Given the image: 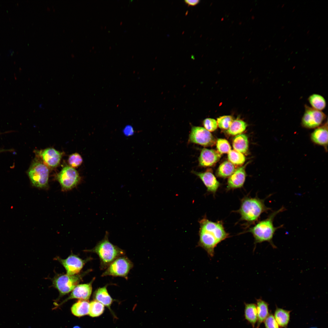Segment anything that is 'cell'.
<instances>
[{
  "label": "cell",
  "instance_id": "obj_1",
  "mask_svg": "<svg viewBox=\"0 0 328 328\" xmlns=\"http://www.w3.org/2000/svg\"><path fill=\"white\" fill-rule=\"evenodd\" d=\"M200 227L198 245L203 248L209 256L213 257L217 245L229 237L221 221L213 222L204 216L199 221Z\"/></svg>",
  "mask_w": 328,
  "mask_h": 328
},
{
  "label": "cell",
  "instance_id": "obj_2",
  "mask_svg": "<svg viewBox=\"0 0 328 328\" xmlns=\"http://www.w3.org/2000/svg\"><path fill=\"white\" fill-rule=\"evenodd\" d=\"M285 209L284 207H282L279 209L273 211L267 218L258 222L247 231V232H250L252 234L255 245L257 243L268 242L273 248H276L273 242L272 239L277 230L282 227L283 225L275 227L273 224L274 220L278 214L284 211Z\"/></svg>",
  "mask_w": 328,
  "mask_h": 328
},
{
  "label": "cell",
  "instance_id": "obj_3",
  "mask_svg": "<svg viewBox=\"0 0 328 328\" xmlns=\"http://www.w3.org/2000/svg\"><path fill=\"white\" fill-rule=\"evenodd\" d=\"M265 199L247 196L241 200L239 209L235 212L239 214L240 220L245 221L247 226L255 223L263 213L271 210L265 203Z\"/></svg>",
  "mask_w": 328,
  "mask_h": 328
},
{
  "label": "cell",
  "instance_id": "obj_4",
  "mask_svg": "<svg viewBox=\"0 0 328 328\" xmlns=\"http://www.w3.org/2000/svg\"><path fill=\"white\" fill-rule=\"evenodd\" d=\"M108 234L106 231L103 239L98 242L94 248L84 251L96 253L98 255L100 261V268L101 270L106 269L116 259L125 254L124 250L110 242Z\"/></svg>",
  "mask_w": 328,
  "mask_h": 328
},
{
  "label": "cell",
  "instance_id": "obj_5",
  "mask_svg": "<svg viewBox=\"0 0 328 328\" xmlns=\"http://www.w3.org/2000/svg\"><path fill=\"white\" fill-rule=\"evenodd\" d=\"M48 167L36 156L32 162L27 172L32 185L40 189L48 187Z\"/></svg>",
  "mask_w": 328,
  "mask_h": 328
},
{
  "label": "cell",
  "instance_id": "obj_6",
  "mask_svg": "<svg viewBox=\"0 0 328 328\" xmlns=\"http://www.w3.org/2000/svg\"><path fill=\"white\" fill-rule=\"evenodd\" d=\"M86 272L72 275L61 274L55 276L53 280V284L59 292L60 297L72 291L82 279Z\"/></svg>",
  "mask_w": 328,
  "mask_h": 328
},
{
  "label": "cell",
  "instance_id": "obj_7",
  "mask_svg": "<svg viewBox=\"0 0 328 328\" xmlns=\"http://www.w3.org/2000/svg\"><path fill=\"white\" fill-rule=\"evenodd\" d=\"M133 267V263L128 257L121 256L116 259L108 266L101 276H119L127 279L128 274Z\"/></svg>",
  "mask_w": 328,
  "mask_h": 328
},
{
  "label": "cell",
  "instance_id": "obj_8",
  "mask_svg": "<svg viewBox=\"0 0 328 328\" xmlns=\"http://www.w3.org/2000/svg\"><path fill=\"white\" fill-rule=\"evenodd\" d=\"M63 191L70 190L75 187L80 180L78 172L70 166L64 167L56 176Z\"/></svg>",
  "mask_w": 328,
  "mask_h": 328
},
{
  "label": "cell",
  "instance_id": "obj_9",
  "mask_svg": "<svg viewBox=\"0 0 328 328\" xmlns=\"http://www.w3.org/2000/svg\"><path fill=\"white\" fill-rule=\"evenodd\" d=\"M326 117L325 114L321 111L316 110L305 105L301 125L302 127L306 129L316 128L322 125Z\"/></svg>",
  "mask_w": 328,
  "mask_h": 328
},
{
  "label": "cell",
  "instance_id": "obj_10",
  "mask_svg": "<svg viewBox=\"0 0 328 328\" xmlns=\"http://www.w3.org/2000/svg\"><path fill=\"white\" fill-rule=\"evenodd\" d=\"M188 141L204 147L211 146L216 143L215 139L210 132L203 127L195 126L192 127Z\"/></svg>",
  "mask_w": 328,
  "mask_h": 328
},
{
  "label": "cell",
  "instance_id": "obj_11",
  "mask_svg": "<svg viewBox=\"0 0 328 328\" xmlns=\"http://www.w3.org/2000/svg\"><path fill=\"white\" fill-rule=\"evenodd\" d=\"M90 259L83 260L77 256L71 255L66 259L57 258V260L60 263L66 270L67 275H72L79 273L85 263Z\"/></svg>",
  "mask_w": 328,
  "mask_h": 328
},
{
  "label": "cell",
  "instance_id": "obj_12",
  "mask_svg": "<svg viewBox=\"0 0 328 328\" xmlns=\"http://www.w3.org/2000/svg\"><path fill=\"white\" fill-rule=\"evenodd\" d=\"M37 156L40 158L48 167L54 168L60 164L62 153L53 148H48L36 152Z\"/></svg>",
  "mask_w": 328,
  "mask_h": 328
},
{
  "label": "cell",
  "instance_id": "obj_13",
  "mask_svg": "<svg viewBox=\"0 0 328 328\" xmlns=\"http://www.w3.org/2000/svg\"><path fill=\"white\" fill-rule=\"evenodd\" d=\"M94 278L89 283L77 285L73 290L70 295L60 305L67 300L72 299L88 300L92 292V284L95 280Z\"/></svg>",
  "mask_w": 328,
  "mask_h": 328
},
{
  "label": "cell",
  "instance_id": "obj_14",
  "mask_svg": "<svg viewBox=\"0 0 328 328\" xmlns=\"http://www.w3.org/2000/svg\"><path fill=\"white\" fill-rule=\"evenodd\" d=\"M192 172L201 179L206 187L208 192L214 196L220 184L212 173L208 171L202 173L193 171Z\"/></svg>",
  "mask_w": 328,
  "mask_h": 328
},
{
  "label": "cell",
  "instance_id": "obj_15",
  "mask_svg": "<svg viewBox=\"0 0 328 328\" xmlns=\"http://www.w3.org/2000/svg\"><path fill=\"white\" fill-rule=\"evenodd\" d=\"M311 141L314 144L324 147L327 151L328 123L327 121L323 124L316 128L310 135Z\"/></svg>",
  "mask_w": 328,
  "mask_h": 328
},
{
  "label": "cell",
  "instance_id": "obj_16",
  "mask_svg": "<svg viewBox=\"0 0 328 328\" xmlns=\"http://www.w3.org/2000/svg\"><path fill=\"white\" fill-rule=\"evenodd\" d=\"M247 164L237 169L229 176L227 182V191L243 187L246 178L245 168Z\"/></svg>",
  "mask_w": 328,
  "mask_h": 328
},
{
  "label": "cell",
  "instance_id": "obj_17",
  "mask_svg": "<svg viewBox=\"0 0 328 328\" xmlns=\"http://www.w3.org/2000/svg\"><path fill=\"white\" fill-rule=\"evenodd\" d=\"M220 158L221 154L217 151L204 148L198 159L199 165L204 167L211 166L218 161Z\"/></svg>",
  "mask_w": 328,
  "mask_h": 328
},
{
  "label": "cell",
  "instance_id": "obj_18",
  "mask_svg": "<svg viewBox=\"0 0 328 328\" xmlns=\"http://www.w3.org/2000/svg\"><path fill=\"white\" fill-rule=\"evenodd\" d=\"M107 286L106 285L97 289L93 293V298L110 309L113 300L108 293Z\"/></svg>",
  "mask_w": 328,
  "mask_h": 328
},
{
  "label": "cell",
  "instance_id": "obj_19",
  "mask_svg": "<svg viewBox=\"0 0 328 328\" xmlns=\"http://www.w3.org/2000/svg\"><path fill=\"white\" fill-rule=\"evenodd\" d=\"M256 304L257 321L256 328H259L269 314L268 304L261 299H256Z\"/></svg>",
  "mask_w": 328,
  "mask_h": 328
},
{
  "label": "cell",
  "instance_id": "obj_20",
  "mask_svg": "<svg viewBox=\"0 0 328 328\" xmlns=\"http://www.w3.org/2000/svg\"><path fill=\"white\" fill-rule=\"evenodd\" d=\"M290 311L276 307L274 316L280 327H287L290 320Z\"/></svg>",
  "mask_w": 328,
  "mask_h": 328
},
{
  "label": "cell",
  "instance_id": "obj_21",
  "mask_svg": "<svg viewBox=\"0 0 328 328\" xmlns=\"http://www.w3.org/2000/svg\"><path fill=\"white\" fill-rule=\"evenodd\" d=\"M90 303L87 300H79L73 305L71 308L72 314L77 317H81L89 313Z\"/></svg>",
  "mask_w": 328,
  "mask_h": 328
},
{
  "label": "cell",
  "instance_id": "obj_22",
  "mask_svg": "<svg viewBox=\"0 0 328 328\" xmlns=\"http://www.w3.org/2000/svg\"><path fill=\"white\" fill-rule=\"evenodd\" d=\"M232 145L234 150L242 153H246L248 146L247 136L244 134L237 135L233 139Z\"/></svg>",
  "mask_w": 328,
  "mask_h": 328
},
{
  "label": "cell",
  "instance_id": "obj_23",
  "mask_svg": "<svg viewBox=\"0 0 328 328\" xmlns=\"http://www.w3.org/2000/svg\"><path fill=\"white\" fill-rule=\"evenodd\" d=\"M244 315L245 319L255 328L257 321V313L256 304L245 303Z\"/></svg>",
  "mask_w": 328,
  "mask_h": 328
},
{
  "label": "cell",
  "instance_id": "obj_24",
  "mask_svg": "<svg viewBox=\"0 0 328 328\" xmlns=\"http://www.w3.org/2000/svg\"><path fill=\"white\" fill-rule=\"evenodd\" d=\"M308 100L312 108L316 110L321 111L326 107L325 99L320 94H312L309 97Z\"/></svg>",
  "mask_w": 328,
  "mask_h": 328
},
{
  "label": "cell",
  "instance_id": "obj_25",
  "mask_svg": "<svg viewBox=\"0 0 328 328\" xmlns=\"http://www.w3.org/2000/svg\"><path fill=\"white\" fill-rule=\"evenodd\" d=\"M235 170L234 164L229 161H226L220 165L217 169V176L222 178L229 177Z\"/></svg>",
  "mask_w": 328,
  "mask_h": 328
},
{
  "label": "cell",
  "instance_id": "obj_26",
  "mask_svg": "<svg viewBox=\"0 0 328 328\" xmlns=\"http://www.w3.org/2000/svg\"><path fill=\"white\" fill-rule=\"evenodd\" d=\"M247 126V124L244 121L239 119H236L233 120L227 132L231 135H237L244 132Z\"/></svg>",
  "mask_w": 328,
  "mask_h": 328
},
{
  "label": "cell",
  "instance_id": "obj_27",
  "mask_svg": "<svg viewBox=\"0 0 328 328\" xmlns=\"http://www.w3.org/2000/svg\"><path fill=\"white\" fill-rule=\"evenodd\" d=\"M104 310V306L99 302L94 300L90 303L89 314L92 317L100 316L103 313Z\"/></svg>",
  "mask_w": 328,
  "mask_h": 328
},
{
  "label": "cell",
  "instance_id": "obj_28",
  "mask_svg": "<svg viewBox=\"0 0 328 328\" xmlns=\"http://www.w3.org/2000/svg\"><path fill=\"white\" fill-rule=\"evenodd\" d=\"M228 159L232 164L241 165L244 163L245 158L244 155L235 150H231L228 154Z\"/></svg>",
  "mask_w": 328,
  "mask_h": 328
},
{
  "label": "cell",
  "instance_id": "obj_29",
  "mask_svg": "<svg viewBox=\"0 0 328 328\" xmlns=\"http://www.w3.org/2000/svg\"><path fill=\"white\" fill-rule=\"evenodd\" d=\"M216 146L217 151L221 154L228 153L231 149L228 141L224 139H218L216 142Z\"/></svg>",
  "mask_w": 328,
  "mask_h": 328
},
{
  "label": "cell",
  "instance_id": "obj_30",
  "mask_svg": "<svg viewBox=\"0 0 328 328\" xmlns=\"http://www.w3.org/2000/svg\"><path fill=\"white\" fill-rule=\"evenodd\" d=\"M233 121L230 115H224L217 118V123L218 127L221 129H227Z\"/></svg>",
  "mask_w": 328,
  "mask_h": 328
},
{
  "label": "cell",
  "instance_id": "obj_31",
  "mask_svg": "<svg viewBox=\"0 0 328 328\" xmlns=\"http://www.w3.org/2000/svg\"><path fill=\"white\" fill-rule=\"evenodd\" d=\"M83 159L78 153H75L70 155L68 159V162L70 166L72 168H77L82 163Z\"/></svg>",
  "mask_w": 328,
  "mask_h": 328
},
{
  "label": "cell",
  "instance_id": "obj_32",
  "mask_svg": "<svg viewBox=\"0 0 328 328\" xmlns=\"http://www.w3.org/2000/svg\"><path fill=\"white\" fill-rule=\"evenodd\" d=\"M203 125L204 128L209 132L215 131L218 126L217 121L211 118L205 119L203 121Z\"/></svg>",
  "mask_w": 328,
  "mask_h": 328
},
{
  "label": "cell",
  "instance_id": "obj_33",
  "mask_svg": "<svg viewBox=\"0 0 328 328\" xmlns=\"http://www.w3.org/2000/svg\"><path fill=\"white\" fill-rule=\"evenodd\" d=\"M264 322L265 328H280L274 315L272 314H269Z\"/></svg>",
  "mask_w": 328,
  "mask_h": 328
},
{
  "label": "cell",
  "instance_id": "obj_34",
  "mask_svg": "<svg viewBox=\"0 0 328 328\" xmlns=\"http://www.w3.org/2000/svg\"><path fill=\"white\" fill-rule=\"evenodd\" d=\"M199 0H185L184 2L186 3L189 5L194 6L200 2Z\"/></svg>",
  "mask_w": 328,
  "mask_h": 328
},
{
  "label": "cell",
  "instance_id": "obj_35",
  "mask_svg": "<svg viewBox=\"0 0 328 328\" xmlns=\"http://www.w3.org/2000/svg\"><path fill=\"white\" fill-rule=\"evenodd\" d=\"M133 129L131 127H127L125 129V132L127 135H131L133 132Z\"/></svg>",
  "mask_w": 328,
  "mask_h": 328
},
{
  "label": "cell",
  "instance_id": "obj_36",
  "mask_svg": "<svg viewBox=\"0 0 328 328\" xmlns=\"http://www.w3.org/2000/svg\"><path fill=\"white\" fill-rule=\"evenodd\" d=\"M73 328H81L80 326H75Z\"/></svg>",
  "mask_w": 328,
  "mask_h": 328
},
{
  "label": "cell",
  "instance_id": "obj_37",
  "mask_svg": "<svg viewBox=\"0 0 328 328\" xmlns=\"http://www.w3.org/2000/svg\"><path fill=\"white\" fill-rule=\"evenodd\" d=\"M309 31H310V30H308V31H307V34H308V35H309Z\"/></svg>",
  "mask_w": 328,
  "mask_h": 328
},
{
  "label": "cell",
  "instance_id": "obj_38",
  "mask_svg": "<svg viewBox=\"0 0 328 328\" xmlns=\"http://www.w3.org/2000/svg\"><path fill=\"white\" fill-rule=\"evenodd\" d=\"M284 28H285V26H282L281 27V29H284Z\"/></svg>",
  "mask_w": 328,
  "mask_h": 328
},
{
  "label": "cell",
  "instance_id": "obj_39",
  "mask_svg": "<svg viewBox=\"0 0 328 328\" xmlns=\"http://www.w3.org/2000/svg\"><path fill=\"white\" fill-rule=\"evenodd\" d=\"M284 5H285V4H283L282 5V8H283L284 6Z\"/></svg>",
  "mask_w": 328,
  "mask_h": 328
},
{
  "label": "cell",
  "instance_id": "obj_40",
  "mask_svg": "<svg viewBox=\"0 0 328 328\" xmlns=\"http://www.w3.org/2000/svg\"><path fill=\"white\" fill-rule=\"evenodd\" d=\"M293 51H292V52H291V53H290V54H292V53H293Z\"/></svg>",
  "mask_w": 328,
  "mask_h": 328
},
{
  "label": "cell",
  "instance_id": "obj_41",
  "mask_svg": "<svg viewBox=\"0 0 328 328\" xmlns=\"http://www.w3.org/2000/svg\"><path fill=\"white\" fill-rule=\"evenodd\" d=\"M295 11V9H293V10L292 11V12H293Z\"/></svg>",
  "mask_w": 328,
  "mask_h": 328
},
{
  "label": "cell",
  "instance_id": "obj_42",
  "mask_svg": "<svg viewBox=\"0 0 328 328\" xmlns=\"http://www.w3.org/2000/svg\"><path fill=\"white\" fill-rule=\"evenodd\" d=\"M287 39H285V40H284V42H285L287 41Z\"/></svg>",
  "mask_w": 328,
  "mask_h": 328
},
{
  "label": "cell",
  "instance_id": "obj_43",
  "mask_svg": "<svg viewBox=\"0 0 328 328\" xmlns=\"http://www.w3.org/2000/svg\"><path fill=\"white\" fill-rule=\"evenodd\" d=\"M279 5H278V6H277V7L278 8V7H279Z\"/></svg>",
  "mask_w": 328,
  "mask_h": 328
},
{
  "label": "cell",
  "instance_id": "obj_44",
  "mask_svg": "<svg viewBox=\"0 0 328 328\" xmlns=\"http://www.w3.org/2000/svg\"><path fill=\"white\" fill-rule=\"evenodd\" d=\"M291 35V33L290 34V35H289V37H290Z\"/></svg>",
  "mask_w": 328,
  "mask_h": 328
},
{
  "label": "cell",
  "instance_id": "obj_45",
  "mask_svg": "<svg viewBox=\"0 0 328 328\" xmlns=\"http://www.w3.org/2000/svg\"><path fill=\"white\" fill-rule=\"evenodd\" d=\"M300 26V24H298V27H299V26Z\"/></svg>",
  "mask_w": 328,
  "mask_h": 328
},
{
  "label": "cell",
  "instance_id": "obj_46",
  "mask_svg": "<svg viewBox=\"0 0 328 328\" xmlns=\"http://www.w3.org/2000/svg\"><path fill=\"white\" fill-rule=\"evenodd\" d=\"M271 45H269V47H271Z\"/></svg>",
  "mask_w": 328,
  "mask_h": 328
},
{
  "label": "cell",
  "instance_id": "obj_47",
  "mask_svg": "<svg viewBox=\"0 0 328 328\" xmlns=\"http://www.w3.org/2000/svg\"><path fill=\"white\" fill-rule=\"evenodd\" d=\"M280 49H281V48H280V49H279V50H280Z\"/></svg>",
  "mask_w": 328,
  "mask_h": 328
},
{
  "label": "cell",
  "instance_id": "obj_48",
  "mask_svg": "<svg viewBox=\"0 0 328 328\" xmlns=\"http://www.w3.org/2000/svg\"></svg>",
  "mask_w": 328,
  "mask_h": 328
}]
</instances>
